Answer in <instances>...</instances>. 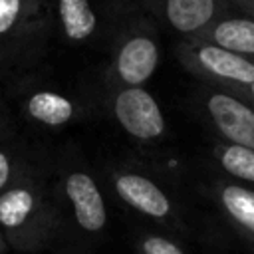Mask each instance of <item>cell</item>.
Here are the masks:
<instances>
[{
	"mask_svg": "<svg viewBox=\"0 0 254 254\" xmlns=\"http://www.w3.org/2000/svg\"><path fill=\"white\" fill-rule=\"evenodd\" d=\"M185 60L200 75L232 93L244 91L254 81V62L198 38L185 46Z\"/></svg>",
	"mask_w": 254,
	"mask_h": 254,
	"instance_id": "1",
	"label": "cell"
},
{
	"mask_svg": "<svg viewBox=\"0 0 254 254\" xmlns=\"http://www.w3.org/2000/svg\"><path fill=\"white\" fill-rule=\"evenodd\" d=\"M204 111L226 143L254 149V105L250 101L228 89H212L204 95Z\"/></svg>",
	"mask_w": 254,
	"mask_h": 254,
	"instance_id": "2",
	"label": "cell"
},
{
	"mask_svg": "<svg viewBox=\"0 0 254 254\" xmlns=\"http://www.w3.org/2000/svg\"><path fill=\"white\" fill-rule=\"evenodd\" d=\"M169 28L196 38L218 18L230 14V0H145Z\"/></svg>",
	"mask_w": 254,
	"mask_h": 254,
	"instance_id": "3",
	"label": "cell"
},
{
	"mask_svg": "<svg viewBox=\"0 0 254 254\" xmlns=\"http://www.w3.org/2000/svg\"><path fill=\"white\" fill-rule=\"evenodd\" d=\"M115 115L121 127L139 139H155L165 131L163 113L155 97L143 87L123 89L115 99Z\"/></svg>",
	"mask_w": 254,
	"mask_h": 254,
	"instance_id": "4",
	"label": "cell"
},
{
	"mask_svg": "<svg viewBox=\"0 0 254 254\" xmlns=\"http://www.w3.org/2000/svg\"><path fill=\"white\" fill-rule=\"evenodd\" d=\"M157 64H159V46L155 38L149 34L129 36L121 44L115 60L117 75L133 87L145 83L153 75Z\"/></svg>",
	"mask_w": 254,
	"mask_h": 254,
	"instance_id": "5",
	"label": "cell"
},
{
	"mask_svg": "<svg viewBox=\"0 0 254 254\" xmlns=\"http://www.w3.org/2000/svg\"><path fill=\"white\" fill-rule=\"evenodd\" d=\"M216 202L242 242L254 252V187L224 181L216 187Z\"/></svg>",
	"mask_w": 254,
	"mask_h": 254,
	"instance_id": "6",
	"label": "cell"
},
{
	"mask_svg": "<svg viewBox=\"0 0 254 254\" xmlns=\"http://www.w3.org/2000/svg\"><path fill=\"white\" fill-rule=\"evenodd\" d=\"M196 38L254 62V20L248 16H222Z\"/></svg>",
	"mask_w": 254,
	"mask_h": 254,
	"instance_id": "7",
	"label": "cell"
},
{
	"mask_svg": "<svg viewBox=\"0 0 254 254\" xmlns=\"http://www.w3.org/2000/svg\"><path fill=\"white\" fill-rule=\"evenodd\" d=\"M107 0H54L56 16L64 36L71 42L89 40L101 20L99 6Z\"/></svg>",
	"mask_w": 254,
	"mask_h": 254,
	"instance_id": "8",
	"label": "cell"
},
{
	"mask_svg": "<svg viewBox=\"0 0 254 254\" xmlns=\"http://www.w3.org/2000/svg\"><path fill=\"white\" fill-rule=\"evenodd\" d=\"M65 190L73 204L75 218H77L79 226L89 232L103 228L105 206H103V198H101L95 183L83 173H73V175H69V179L65 183Z\"/></svg>",
	"mask_w": 254,
	"mask_h": 254,
	"instance_id": "9",
	"label": "cell"
},
{
	"mask_svg": "<svg viewBox=\"0 0 254 254\" xmlns=\"http://www.w3.org/2000/svg\"><path fill=\"white\" fill-rule=\"evenodd\" d=\"M115 187L123 200L149 216L163 218L171 212V202L167 194L155 183L141 175H121Z\"/></svg>",
	"mask_w": 254,
	"mask_h": 254,
	"instance_id": "10",
	"label": "cell"
},
{
	"mask_svg": "<svg viewBox=\"0 0 254 254\" xmlns=\"http://www.w3.org/2000/svg\"><path fill=\"white\" fill-rule=\"evenodd\" d=\"M216 161L232 183L254 187V149L224 143L216 149Z\"/></svg>",
	"mask_w": 254,
	"mask_h": 254,
	"instance_id": "11",
	"label": "cell"
},
{
	"mask_svg": "<svg viewBox=\"0 0 254 254\" xmlns=\"http://www.w3.org/2000/svg\"><path fill=\"white\" fill-rule=\"evenodd\" d=\"M28 111L34 119H38L42 123L64 125L65 121H69L73 107L64 95H58L52 91H40V93H34L30 97Z\"/></svg>",
	"mask_w": 254,
	"mask_h": 254,
	"instance_id": "12",
	"label": "cell"
},
{
	"mask_svg": "<svg viewBox=\"0 0 254 254\" xmlns=\"http://www.w3.org/2000/svg\"><path fill=\"white\" fill-rule=\"evenodd\" d=\"M40 8V0H0V38L16 32Z\"/></svg>",
	"mask_w": 254,
	"mask_h": 254,
	"instance_id": "13",
	"label": "cell"
},
{
	"mask_svg": "<svg viewBox=\"0 0 254 254\" xmlns=\"http://www.w3.org/2000/svg\"><path fill=\"white\" fill-rule=\"evenodd\" d=\"M32 210V194L26 189H14L0 196V222L4 226H20Z\"/></svg>",
	"mask_w": 254,
	"mask_h": 254,
	"instance_id": "14",
	"label": "cell"
},
{
	"mask_svg": "<svg viewBox=\"0 0 254 254\" xmlns=\"http://www.w3.org/2000/svg\"><path fill=\"white\" fill-rule=\"evenodd\" d=\"M143 252L145 254H185L175 242L161 238V236H151L143 242Z\"/></svg>",
	"mask_w": 254,
	"mask_h": 254,
	"instance_id": "15",
	"label": "cell"
},
{
	"mask_svg": "<svg viewBox=\"0 0 254 254\" xmlns=\"http://www.w3.org/2000/svg\"><path fill=\"white\" fill-rule=\"evenodd\" d=\"M8 175H10V165H8V159H6V155H4V153H0V189L6 185Z\"/></svg>",
	"mask_w": 254,
	"mask_h": 254,
	"instance_id": "16",
	"label": "cell"
},
{
	"mask_svg": "<svg viewBox=\"0 0 254 254\" xmlns=\"http://www.w3.org/2000/svg\"><path fill=\"white\" fill-rule=\"evenodd\" d=\"M234 6H238V10H242L248 18L254 20V0H234Z\"/></svg>",
	"mask_w": 254,
	"mask_h": 254,
	"instance_id": "17",
	"label": "cell"
},
{
	"mask_svg": "<svg viewBox=\"0 0 254 254\" xmlns=\"http://www.w3.org/2000/svg\"><path fill=\"white\" fill-rule=\"evenodd\" d=\"M238 95H242V97H244L246 101H250V103L254 105V81H252V83H250V85H248V87H246L244 91H240Z\"/></svg>",
	"mask_w": 254,
	"mask_h": 254,
	"instance_id": "18",
	"label": "cell"
},
{
	"mask_svg": "<svg viewBox=\"0 0 254 254\" xmlns=\"http://www.w3.org/2000/svg\"><path fill=\"white\" fill-rule=\"evenodd\" d=\"M232 2H234V0H230V4H232Z\"/></svg>",
	"mask_w": 254,
	"mask_h": 254,
	"instance_id": "19",
	"label": "cell"
}]
</instances>
